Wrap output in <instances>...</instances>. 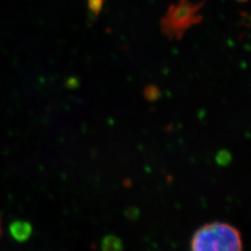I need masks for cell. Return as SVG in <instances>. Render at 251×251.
<instances>
[{
	"label": "cell",
	"instance_id": "5b68a950",
	"mask_svg": "<svg viewBox=\"0 0 251 251\" xmlns=\"http://www.w3.org/2000/svg\"><path fill=\"white\" fill-rule=\"evenodd\" d=\"M0 233H1V228H0Z\"/></svg>",
	"mask_w": 251,
	"mask_h": 251
},
{
	"label": "cell",
	"instance_id": "6da1fadb",
	"mask_svg": "<svg viewBox=\"0 0 251 251\" xmlns=\"http://www.w3.org/2000/svg\"><path fill=\"white\" fill-rule=\"evenodd\" d=\"M240 232L225 223L203 225L193 235L191 251H242Z\"/></svg>",
	"mask_w": 251,
	"mask_h": 251
},
{
	"label": "cell",
	"instance_id": "3957f363",
	"mask_svg": "<svg viewBox=\"0 0 251 251\" xmlns=\"http://www.w3.org/2000/svg\"><path fill=\"white\" fill-rule=\"evenodd\" d=\"M102 249L103 251H122L123 247L118 238L115 236H109L103 241Z\"/></svg>",
	"mask_w": 251,
	"mask_h": 251
},
{
	"label": "cell",
	"instance_id": "277c9868",
	"mask_svg": "<svg viewBox=\"0 0 251 251\" xmlns=\"http://www.w3.org/2000/svg\"><path fill=\"white\" fill-rule=\"evenodd\" d=\"M231 159H232V155L230 154V152H228V151H225V150H223V151L218 152V154L216 156L217 163L219 165H221V166L228 165L230 161H231Z\"/></svg>",
	"mask_w": 251,
	"mask_h": 251
},
{
	"label": "cell",
	"instance_id": "7a4b0ae2",
	"mask_svg": "<svg viewBox=\"0 0 251 251\" xmlns=\"http://www.w3.org/2000/svg\"><path fill=\"white\" fill-rule=\"evenodd\" d=\"M31 226L25 222H16L10 226V233L18 241H25L31 234Z\"/></svg>",
	"mask_w": 251,
	"mask_h": 251
}]
</instances>
